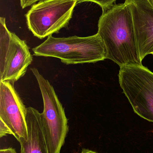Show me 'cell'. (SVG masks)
Segmentation results:
<instances>
[{"label":"cell","mask_w":153,"mask_h":153,"mask_svg":"<svg viewBox=\"0 0 153 153\" xmlns=\"http://www.w3.org/2000/svg\"><path fill=\"white\" fill-rule=\"evenodd\" d=\"M43 0H20V5L22 9H24L28 6H30L31 4L35 3L38 1H41Z\"/></svg>","instance_id":"7c38bea8"},{"label":"cell","mask_w":153,"mask_h":153,"mask_svg":"<svg viewBox=\"0 0 153 153\" xmlns=\"http://www.w3.org/2000/svg\"><path fill=\"white\" fill-rule=\"evenodd\" d=\"M28 139L19 142L21 153H49L45 137L41 113L32 107L27 108Z\"/></svg>","instance_id":"9c48e42d"},{"label":"cell","mask_w":153,"mask_h":153,"mask_svg":"<svg viewBox=\"0 0 153 153\" xmlns=\"http://www.w3.org/2000/svg\"><path fill=\"white\" fill-rule=\"evenodd\" d=\"M107 59L121 67L143 65L137 44L133 15L128 0L103 11L98 23Z\"/></svg>","instance_id":"6da1fadb"},{"label":"cell","mask_w":153,"mask_h":153,"mask_svg":"<svg viewBox=\"0 0 153 153\" xmlns=\"http://www.w3.org/2000/svg\"><path fill=\"white\" fill-rule=\"evenodd\" d=\"M25 107L13 84L0 82V119L10 128L19 142L28 139Z\"/></svg>","instance_id":"52a82bcc"},{"label":"cell","mask_w":153,"mask_h":153,"mask_svg":"<svg viewBox=\"0 0 153 153\" xmlns=\"http://www.w3.org/2000/svg\"><path fill=\"white\" fill-rule=\"evenodd\" d=\"M119 81L135 113L153 122V72L143 65L120 68Z\"/></svg>","instance_id":"277c9868"},{"label":"cell","mask_w":153,"mask_h":153,"mask_svg":"<svg viewBox=\"0 0 153 153\" xmlns=\"http://www.w3.org/2000/svg\"><path fill=\"white\" fill-rule=\"evenodd\" d=\"M152 55H153V53L152 54Z\"/></svg>","instance_id":"2e32d148"},{"label":"cell","mask_w":153,"mask_h":153,"mask_svg":"<svg viewBox=\"0 0 153 153\" xmlns=\"http://www.w3.org/2000/svg\"><path fill=\"white\" fill-rule=\"evenodd\" d=\"M7 134L13 135V133L5 123L0 119V137L5 136Z\"/></svg>","instance_id":"8fae6325"},{"label":"cell","mask_w":153,"mask_h":153,"mask_svg":"<svg viewBox=\"0 0 153 153\" xmlns=\"http://www.w3.org/2000/svg\"><path fill=\"white\" fill-rule=\"evenodd\" d=\"M32 51L36 56L58 58L66 65L92 63L107 59L104 42L98 33L84 37L51 35Z\"/></svg>","instance_id":"7a4b0ae2"},{"label":"cell","mask_w":153,"mask_h":153,"mask_svg":"<svg viewBox=\"0 0 153 153\" xmlns=\"http://www.w3.org/2000/svg\"><path fill=\"white\" fill-rule=\"evenodd\" d=\"M33 61L24 40L9 31L5 19L0 18V80L13 84L27 72Z\"/></svg>","instance_id":"8992f818"},{"label":"cell","mask_w":153,"mask_h":153,"mask_svg":"<svg viewBox=\"0 0 153 153\" xmlns=\"http://www.w3.org/2000/svg\"><path fill=\"white\" fill-rule=\"evenodd\" d=\"M117 0H78V3L83 2H92L99 4L103 11L110 8Z\"/></svg>","instance_id":"30bf717a"},{"label":"cell","mask_w":153,"mask_h":153,"mask_svg":"<svg viewBox=\"0 0 153 153\" xmlns=\"http://www.w3.org/2000/svg\"><path fill=\"white\" fill-rule=\"evenodd\" d=\"M133 15L140 58L153 53V10L146 0H128Z\"/></svg>","instance_id":"ba28073f"},{"label":"cell","mask_w":153,"mask_h":153,"mask_svg":"<svg viewBox=\"0 0 153 153\" xmlns=\"http://www.w3.org/2000/svg\"><path fill=\"white\" fill-rule=\"evenodd\" d=\"M80 153H98L92 150H89L87 149H83L81 152Z\"/></svg>","instance_id":"5bb4252c"},{"label":"cell","mask_w":153,"mask_h":153,"mask_svg":"<svg viewBox=\"0 0 153 153\" xmlns=\"http://www.w3.org/2000/svg\"><path fill=\"white\" fill-rule=\"evenodd\" d=\"M78 0H43L32 5L26 14L29 30L43 39L66 27Z\"/></svg>","instance_id":"5b68a950"},{"label":"cell","mask_w":153,"mask_h":153,"mask_svg":"<svg viewBox=\"0 0 153 153\" xmlns=\"http://www.w3.org/2000/svg\"><path fill=\"white\" fill-rule=\"evenodd\" d=\"M153 10V0H146Z\"/></svg>","instance_id":"9a60e30c"},{"label":"cell","mask_w":153,"mask_h":153,"mask_svg":"<svg viewBox=\"0 0 153 153\" xmlns=\"http://www.w3.org/2000/svg\"><path fill=\"white\" fill-rule=\"evenodd\" d=\"M0 153H16L15 149L13 148H8L6 149H1Z\"/></svg>","instance_id":"4fadbf2b"},{"label":"cell","mask_w":153,"mask_h":153,"mask_svg":"<svg viewBox=\"0 0 153 153\" xmlns=\"http://www.w3.org/2000/svg\"><path fill=\"white\" fill-rule=\"evenodd\" d=\"M31 71L38 84L44 103L41 113L43 129L49 153H60L69 131L65 110L48 80L36 68Z\"/></svg>","instance_id":"3957f363"}]
</instances>
